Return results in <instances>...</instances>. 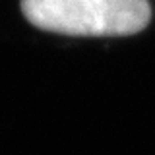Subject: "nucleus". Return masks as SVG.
Wrapping results in <instances>:
<instances>
[{
	"mask_svg": "<svg viewBox=\"0 0 155 155\" xmlns=\"http://www.w3.org/2000/svg\"><path fill=\"white\" fill-rule=\"evenodd\" d=\"M21 12L39 29L78 37L134 35L151 18L145 0H21Z\"/></svg>",
	"mask_w": 155,
	"mask_h": 155,
	"instance_id": "nucleus-1",
	"label": "nucleus"
}]
</instances>
